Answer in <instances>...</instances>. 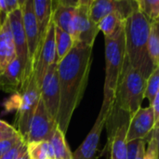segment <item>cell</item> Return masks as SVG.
Wrapping results in <instances>:
<instances>
[{
	"mask_svg": "<svg viewBox=\"0 0 159 159\" xmlns=\"http://www.w3.org/2000/svg\"><path fill=\"white\" fill-rule=\"evenodd\" d=\"M92 49L93 47L75 43L69 53L57 63L60 104L56 124L64 135L88 85L92 63Z\"/></svg>",
	"mask_w": 159,
	"mask_h": 159,
	"instance_id": "1",
	"label": "cell"
},
{
	"mask_svg": "<svg viewBox=\"0 0 159 159\" xmlns=\"http://www.w3.org/2000/svg\"><path fill=\"white\" fill-rule=\"evenodd\" d=\"M150 27L151 23L140 12L136 4L124 20L125 54L128 63L145 79L156 69L147 52Z\"/></svg>",
	"mask_w": 159,
	"mask_h": 159,
	"instance_id": "2",
	"label": "cell"
},
{
	"mask_svg": "<svg viewBox=\"0 0 159 159\" xmlns=\"http://www.w3.org/2000/svg\"><path fill=\"white\" fill-rule=\"evenodd\" d=\"M105 40V80L103 87V101L100 111L108 117L111 115L116 90L122 76L124 64L126 61L124 29L115 38Z\"/></svg>",
	"mask_w": 159,
	"mask_h": 159,
	"instance_id": "3",
	"label": "cell"
},
{
	"mask_svg": "<svg viewBox=\"0 0 159 159\" xmlns=\"http://www.w3.org/2000/svg\"><path fill=\"white\" fill-rule=\"evenodd\" d=\"M146 79L125 61L122 76L116 90L114 108H118L132 116L141 107L144 99Z\"/></svg>",
	"mask_w": 159,
	"mask_h": 159,
	"instance_id": "4",
	"label": "cell"
},
{
	"mask_svg": "<svg viewBox=\"0 0 159 159\" xmlns=\"http://www.w3.org/2000/svg\"><path fill=\"white\" fill-rule=\"evenodd\" d=\"M20 100L17 109L15 129L26 143L28 129L37 103L40 100V88L38 87L33 71L24 80L20 92Z\"/></svg>",
	"mask_w": 159,
	"mask_h": 159,
	"instance_id": "5",
	"label": "cell"
},
{
	"mask_svg": "<svg viewBox=\"0 0 159 159\" xmlns=\"http://www.w3.org/2000/svg\"><path fill=\"white\" fill-rule=\"evenodd\" d=\"M91 0H78L72 28V37L75 43L93 47L96 36L99 34L98 25L95 24L89 15Z\"/></svg>",
	"mask_w": 159,
	"mask_h": 159,
	"instance_id": "6",
	"label": "cell"
},
{
	"mask_svg": "<svg viewBox=\"0 0 159 159\" xmlns=\"http://www.w3.org/2000/svg\"><path fill=\"white\" fill-rule=\"evenodd\" d=\"M56 61L55 25L51 20L46 38L33 61V73L38 87H41L44 76L49 66Z\"/></svg>",
	"mask_w": 159,
	"mask_h": 159,
	"instance_id": "7",
	"label": "cell"
},
{
	"mask_svg": "<svg viewBox=\"0 0 159 159\" xmlns=\"http://www.w3.org/2000/svg\"><path fill=\"white\" fill-rule=\"evenodd\" d=\"M56 128V120L50 116L42 101L39 100L30 122L26 144L43 141L49 142Z\"/></svg>",
	"mask_w": 159,
	"mask_h": 159,
	"instance_id": "8",
	"label": "cell"
},
{
	"mask_svg": "<svg viewBox=\"0 0 159 159\" xmlns=\"http://www.w3.org/2000/svg\"><path fill=\"white\" fill-rule=\"evenodd\" d=\"M40 100L52 118L56 120L60 104V86L57 62L48 69L40 87Z\"/></svg>",
	"mask_w": 159,
	"mask_h": 159,
	"instance_id": "9",
	"label": "cell"
},
{
	"mask_svg": "<svg viewBox=\"0 0 159 159\" xmlns=\"http://www.w3.org/2000/svg\"><path fill=\"white\" fill-rule=\"evenodd\" d=\"M22 26L28 49V71H33V61L38 45V29L34 11L33 0L20 1Z\"/></svg>",
	"mask_w": 159,
	"mask_h": 159,
	"instance_id": "10",
	"label": "cell"
},
{
	"mask_svg": "<svg viewBox=\"0 0 159 159\" xmlns=\"http://www.w3.org/2000/svg\"><path fill=\"white\" fill-rule=\"evenodd\" d=\"M9 28L12 34V39L15 47L16 57L20 61L22 70L24 72V80L29 76L31 72L28 71V49L26 37L22 26L20 7L12 11L7 16Z\"/></svg>",
	"mask_w": 159,
	"mask_h": 159,
	"instance_id": "11",
	"label": "cell"
},
{
	"mask_svg": "<svg viewBox=\"0 0 159 159\" xmlns=\"http://www.w3.org/2000/svg\"><path fill=\"white\" fill-rule=\"evenodd\" d=\"M155 128V121L152 108L141 107L132 116L129 117V125L127 130L126 141L130 142L134 140L147 139Z\"/></svg>",
	"mask_w": 159,
	"mask_h": 159,
	"instance_id": "12",
	"label": "cell"
},
{
	"mask_svg": "<svg viewBox=\"0 0 159 159\" xmlns=\"http://www.w3.org/2000/svg\"><path fill=\"white\" fill-rule=\"evenodd\" d=\"M136 6V1L126 0H91L89 15L91 20L98 24L102 19L113 12H119L125 19Z\"/></svg>",
	"mask_w": 159,
	"mask_h": 159,
	"instance_id": "13",
	"label": "cell"
},
{
	"mask_svg": "<svg viewBox=\"0 0 159 159\" xmlns=\"http://www.w3.org/2000/svg\"><path fill=\"white\" fill-rule=\"evenodd\" d=\"M108 116L100 111L99 116L84 140V142L80 144V146L72 154L73 159H97L96 154L98 152V147L100 143V139H101V134L103 129V127L105 126L107 122Z\"/></svg>",
	"mask_w": 159,
	"mask_h": 159,
	"instance_id": "14",
	"label": "cell"
},
{
	"mask_svg": "<svg viewBox=\"0 0 159 159\" xmlns=\"http://www.w3.org/2000/svg\"><path fill=\"white\" fill-rule=\"evenodd\" d=\"M24 82V72L17 57L0 72V90L6 93H20Z\"/></svg>",
	"mask_w": 159,
	"mask_h": 159,
	"instance_id": "15",
	"label": "cell"
},
{
	"mask_svg": "<svg viewBox=\"0 0 159 159\" xmlns=\"http://www.w3.org/2000/svg\"><path fill=\"white\" fill-rule=\"evenodd\" d=\"M78 1H52V21L54 25L72 34L73 21Z\"/></svg>",
	"mask_w": 159,
	"mask_h": 159,
	"instance_id": "16",
	"label": "cell"
},
{
	"mask_svg": "<svg viewBox=\"0 0 159 159\" xmlns=\"http://www.w3.org/2000/svg\"><path fill=\"white\" fill-rule=\"evenodd\" d=\"M33 5L38 29V45L35 52L36 54L46 38L49 24L52 20V0H33Z\"/></svg>",
	"mask_w": 159,
	"mask_h": 159,
	"instance_id": "17",
	"label": "cell"
},
{
	"mask_svg": "<svg viewBox=\"0 0 159 159\" xmlns=\"http://www.w3.org/2000/svg\"><path fill=\"white\" fill-rule=\"evenodd\" d=\"M16 58L15 47L12 39L8 20L0 24V72Z\"/></svg>",
	"mask_w": 159,
	"mask_h": 159,
	"instance_id": "18",
	"label": "cell"
},
{
	"mask_svg": "<svg viewBox=\"0 0 159 159\" xmlns=\"http://www.w3.org/2000/svg\"><path fill=\"white\" fill-rule=\"evenodd\" d=\"M129 120L121 123L109 136L111 159H127V130Z\"/></svg>",
	"mask_w": 159,
	"mask_h": 159,
	"instance_id": "19",
	"label": "cell"
},
{
	"mask_svg": "<svg viewBox=\"0 0 159 159\" xmlns=\"http://www.w3.org/2000/svg\"><path fill=\"white\" fill-rule=\"evenodd\" d=\"M125 18L119 12H113L100 20L97 24L99 31L104 34V38L113 39L116 37L124 29Z\"/></svg>",
	"mask_w": 159,
	"mask_h": 159,
	"instance_id": "20",
	"label": "cell"
},
{
	"mask_svg": "<svg viewBox=\"0 0 159 159\" xmlns=\"http://www.w3.org/2000/svg\"><path fill=\"white\" fill-rule=\"evenodd\" d=\"M75 42L72 35L55 26V47L56 61H61L72 49Z\"/></svg>",
	"mask_w": 159,
	"mask_h": 159,
	"instance_id": "21",
	"label": "cell"
},
{
	"mask_svg": "<svg viewBox=\"0 0 159 159\" xmlns=\"http://www.w3.org/2000/svg\"><path fill=\"white\" fill-rule=\"evenodd\" d=\"M49 143H51L55 159H73L72 152L66 143L65 135L57 127Z\"/></svg>",
	"mask_w": 159,
	"mask_h": 159,
	"instance_id": "22",
	"label": "cell"
},
{
	"mask_svg": "<svg viewBox=\"0 0 159 159\" xmlns=\"http://www.w3.org/2000/svg\"><path fill=\"white\" fill-rule=\"evenodd\" d=\"M26 147L30 159H55L51 143L48 141L30 143Z\"/></svg>",
	"mask_w": 159,
	"mask_h": 159,
	"instance_id": "23",
	"label": "cell"
},
{
	"mask_svg": "<svg viewBox=\"0 0 159 159\" xmlns=\"http://www.w3.org/2000/svg\"><path fill=\"white\" fill-rule=\"evenodd\" d=\"M158 22L151 23L150 33L147 41L148 56L155 68L159 67V34Z\"/></svg>",
	"mask_w": 159,
	"mask_h": 159,
	"instance_id": "24",
	"label": "cell"
},
{
	"mask_svg": "<svg viewBox=\"0 0 159 159\" xmlns=\"http://www.w3.org/2000/svg\"><path fill=\"white\" fill-rule=\"evenodd\" d=\"M136 4L140 12L149 20L150 23L158 22V0H137Z\"/></svg>",
	"mask_w": 159,
	"mask_h": 159,
	"instance_id": "25",
	"label": "cell"
},
{
	"mask_svg": "<svg viewBox=\"0 0 159 159\" xmlns=\"http://www.w3.org/2000/svg\"><path fill=\"white\" fill-rule=\"evenodd\" d=\"M159 93V67L154 69L151 75L146 79V87L144 98L148 99L150 105L153 103L156 96Z\"/></svg>",
	"mask_w": 159,
	"mask_h": 159,
	"instance_id": "26",
	"label": "cell"
},
{
	"mask_svg": "<svg viewBox=\"0 0 159 159\" xmlns=\"http://www.w3.org/2000/svg\"><path fill=\"white\" fill-rule=\"evenodd\" d=\"M20 141H23V140L20 136L19 133L16 136H14L13 138H11V139L5 140V141H1L0 142V158L6 153H7L10 149H12L16 144H18Z\"/></svg>",
	"mask_w": 159,
	"mask_h": 159,
	"instance_id": "27",
	"label": "cell"
},
{
	"mask_svg": "<svg viewBox=\"0 0 159 159\" xmlns=\"http://www.w3.org/2000/svg\"><path fill=\"white\" fill-rule=\"evenodd\" d=\"M26 149V143L24 141H20L18 144H16L12 149H10L7 153H6L0 159H17L20 155V153Z\"/></svg>",
	"mask_w": 159,
	"mask_h": 159,
	"instance_id": "28",
	"label": "cell"
},
{
	"mask_svg": "<svg viewBox=\"0 0 159 159\" xmlns=\"http://www.w3.org/2000/svg\"><path fill=\"white\" fill-rule=\"evenodd\" d=\"M142 140L127 142V159H136Z\"/></svg>",
	"mask_w": 159,
	"mask_h": 159,
	"instance_id": "29",
	"label": "cell"
},
{
	"mask_svg": "<svg viewBox=\"0 0 159 159\" xmlns=\"http://www.w3.org/2000/svg\"><path fill=\"white\" fill-rule=\"evenodd\" d=\"M153 111V116H154V121H155V127L158 126L159 123V93L156 96L153 103L150 105Z\"/></svg>",
	"mask_w": 159,
	"mask_h": 159,
	"instance_id": "30",
	"label": "cell"
},
{
	"mask_svg": "<svg viewBox=\"0 0 159 159\" xmlns=\"http://www.w3.org/2000/svg\"><path fill=\"white\" fill-rule=\"evenodd\" d=\"M7 16H8V12L6 6V0H0V24L6 21Z\"/></svg>",
	"mask_w": 159,
	"mask_h": 159,
	"instance_id": "31",
	"label": "cell"
},
{
	"mask_svg": "<svg viewBox=\"0 0 159 159\" xmlns=\"http://www.w3.org/2000/svg\"><path fill=\"white\" fill-rule=\"evenodd\" d=\"M6 6H7V12L9 14L20 7V1H19V0H6Z\"/></svg>",
	"mask_w": 159,
	"mask_h": 159,
	"instance_id": "32",
	"label": "cell"
},
{
	"mask_svg": "<svg viewBox=\"0 0 159 159\" xmlns=\"http://www.w3.org/2000/svg\"><path fill=\"white\" fill-rule=\"evenodd\" d=\"M18 134V131H0V142L13 138Z\"/></svg>",
	"mask_w": 159,
	"mask_h": 159,
	"instance_id": "33",
	"label": "cell"
},
{
	"mask_svg": "<svg viewBox=\"0 0 159 159\" xmlns=\"http://www.w3.org/2000/svg\"><path fill=\"white\" fill-rule=\"evenodd\" d=\"M145 141L142 140L140 147H139V152H138V156L136 159H147V157H145Z\"/></svg>",
	"mask_w": 159,
	"mask_h": 159,
	"instance_id": "34",
	"label": "cell"
},
{
	"mask_svg": "<svg viewBox=\"0 0 159 159\" xmlns=\"http://www.w3.org/2000/svg\"><path fill=\"white\" fill-rule=\"evenodd\" d=\"M0 131H17L14 126L9 125L6 121L0 119Z\"/></svg>",
	"mask_w": 159,
	"mask_h": 159,
	"instance_id": "35",
	"label": "cell"
},
{
	"mask_svg": "<svg viewBox=\"0 0 159 159\" xmlns=\"http://www.w3.org/2000/svg\"><path fill=\"white\" fill-rule=\"evenodd\" d=\"M17 159H30L29 156H28V153H27V147H26V149H24L20 153V155L17 157Z\"/></svg>",
	"mask_w": 159,
	"mask_h": 159,
	"instance_id": "36",
	"label": "cell"
},
{
	"mask_svg": "<svg viewBox=\"0 0 159 159\" xmlns=\"http://www.w3.org/2000/svg\"><path fill=\"white\" fill-rule=\"evenodd\" d=\"M153 159H158V157H155V158H153Z\"/></svg>",
	"mask_w": 159,
	"mask_h": 159,
	"instance_id": "37",
	"label": "cell"
}]
</instances>
